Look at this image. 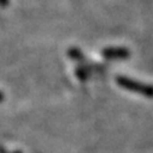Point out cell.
I'll list each match as a JSON object with an SVG mask.
<instances>
[{"instance_id":"6da1fadb","label":"cell","mask_w":153,"mask_h":153,"mask_svg":"<svg viewBox=\"0 0 153 153\" xmlns=\"http://www.w3.org/2000/svg\"><path fill=\"white\" fill-rule=\"evenodd\" d=\"M116 82L120 87H122L126 91L134 92V93L143 95L146 98H153V86L145 85L140 81L126 77V76H118L116 79Z\"/></svg>"},{"instance_id":"7a4b0ae2","label":"cell","mask_w":153,"mask_h":153,"mask_svg":"<svg viewBox=\"0 0 153 153\" xmlns=\"http://www.w3.org/2000/svg\"><path fill=\"white\" fill-rule=\"evenodd\" d=\"M101 54L108 60H122L130 57V52L124 47H107L102 50Z\"/></svg>"},{"instance_id":"3957f363","label":"cell","mask_w":153,"mask_h":153,"mask_svg":"<svg viewBox=\"0 0 153 153\" xmlns=\"http://www.w3.org/2000/svg\"><path fill=\"white\" fill-rule=\"evenodd\" d=\"M76 76L80 79V80H82V81H85L86 79H87V76H88V74H87V71L83 69V68H79L77 70H76Z\"/></svg>"},{"instance_id":"277c9868","label":"cell","mask_w":153,"mask_h":153,"mask_svg":"<svg viewBox=\"0 0 153 153\" xmlns=\"http://www.w3.org/2000/svg\"><path fill=\"white\" fill-rule=\"evenodd\" d=\"M69 56L72 59H82V53L79 50H70L69 51Z\"/></svg>"},{"instance_id":"5b68a950","label":"cell","mask_w":153,"mask_h":153,"mask_svg":"<svg viewBox=\"0 0 153 153\" xmlns=\"http://www.w3.org/2000/svg\"><path fill=\"white\" fill-rule=\"evenodd\" d=\"M9 4V0H0V5H4V6H6Z\"/></svg>"},{"instance_id":"8992f818","label":"cell","mask_w":153,"mask_h":153,"mask_svg":"<svg viewBox=\"0 0 153 153\" xmlns=\"http://www.w3.org/2000/svg\"><path fill=\"white\" fill-rule=\"evenodd\" d=\"M4 98H5V97H4V94H3L1 92H0V101H1V100H4Z\"/></svg>"},{"instance_id":"52a82bcc","label":"cell","mask_w":153,"mask_h":153,"mask_svg":"<svg viewBox=\"0 0 153 153\" xmlns=\"http://www.w3.org/2000/svg\"><path fill=\"white\" fill-rule=\"evenodd\" d=\"M16 153H19V152H16Z\"/></svg>"}]
</instances>
